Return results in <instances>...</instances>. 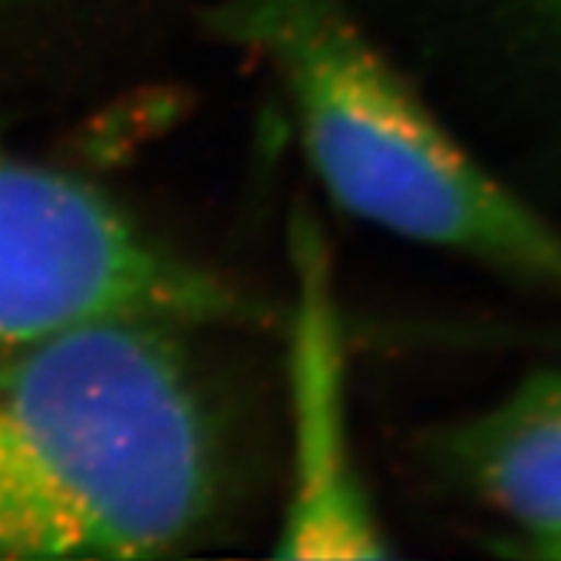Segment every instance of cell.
<instances>
[{"label":"cell","mask_w":561,"mask_h":561,"mask_svg":"<svg viewBox=\"0 0 561 561\" xmlns=\"http://www.w3.org/2000/svg\"><path fill=\"white\" fill-rule=\"evenodd\" d=\"M163 333L106 318L0 353V559H147L207 518L213 427Z\"/></svg>","instance_id":"obj_1"},{"label":"cell","mask_w":561,"mask_h":561,"mask_svg":"<svg viewBox=\"0 0 561 561\" xmlns=\"http://www.w3.org/2000/svg\"><path fill=\"white\" fill-rule=\"evenodd\" d=\"M330 198L392 236L561 287V232L490 175L330 0H229Z\"/></svg>","instance_id":"obj_2"},{"label":"cell","mask_w":561,"mask_h":561,"mask_svg":"<svg viewBox=\"0 0 561 561\" xmlns=\"http://www.w3.org/2000/svg\"><path fill=\"white\" fill-rule=\"evenodd\" d=\"M298 304L293 321V495L278 530L287 559L387 556L350 450L344 350L327 261L316 232L296 238Z\"/></svg>","instance_id":"obj_4"},{"label":"cell","mask_w":561,"mask_h":561,"mask_svg":"<svg viewBox=\"0 0 561 561\" xmlns=\"http://www.w3.org/2000/svg\"><path fill=\"white\" fill-rule=\"evenodd\" d=\"M476 490L539 556L561 559V373L527 378L456 442Z\"/></svg>","instance_id":"obj_5"},{"label":"cell","mask_w":561,"mask_h":561,"mask_svg":"<svg viewBox=\"0 0 561 561\" xmlns=\"http://www.w3.org/2000/svg\"><path fill=\"white\" fill-rule=\"evenodd\" d=\"M236 312V296L92 186L0 144V353L106 318L170 327Z\"/></svg>","instance_id":"obj_3"}]
</instances>
